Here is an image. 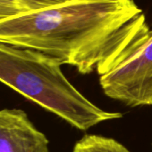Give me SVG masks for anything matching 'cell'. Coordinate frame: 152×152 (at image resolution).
I'll use <instances>...</instances> for the list:
<instances>
[{
  "instance_id": "cell-5",
  "label": "cell",
  "mask_w": 152,
  "mask_h": 152,
  "mask_svg": "<svg viewBox=\"0 0 152 152\" xmlns=\"http://www.w3.org/2000/svg\"><path fill=\"white\" fill-rule=\"evenodd\" d=\"M73 152H132L118 141L98 134H86L80 139Z\"/></svg>"
},
{
  "instance_id": "cell-3",
  "label": "cell",
  "mask_w": 152,
  "mask_h": 152,
  "mask_svg": "<svg viewBox=\"0 0 152 152\" xmlns=\"http://www.w3.org/2000/svg\"><path fill=\"white\" fill-rule=\"evenodd\" d=\"M96 71L108 97L132 108L152 105V29L149 25Z\"/></svg>"
},
{
  "instance_id": "cell-4",
  "label": "cell",
  "mask_w": 152,
  "mask_h": 152,
  "mask_svg": "<svg viewBox=\"0 0 152 152\" xmlns=\"http://www.w3.org/2000/svg\"><path fill=\"white\" fill-rule=\"evenodd\" d=\"M0 152H48V140L18 109L0 110Z\"/></svg>"
},
{
  "instance_id": "cell-1",
  "label": "cell",
  "mask_w": 152,
  "mask_h": 152,
  "mask_svg": "<svg viewBox=\"0 0 152 152\" xmlns=\"http://www.w3.org/2000/svg\"><path fill=\"white\" fill-rule=\"evenodd\" d=\"M146 25L134 0H72L0 19V43L41 52L86 75L116 56Z\"/></svg>"
},
{
  "instance_id": "cell-6",
  "label": "cell",
  "mask_w": 152,
  "mask_h": 152,
  "mask_svg": "<svg viewBox=\"0 0 152 152\" xmlns=\"http://www.w3.org/2000/svg\"><path fill=\"white\" fill-rule=\"evenodd\" d=\"M72 0H13L20 14L53 8Z\"/></svg>"
},
{
  "instance_id": "cell-7",
  "label": "cell",
  "mask_w": 152,
  "mask_h": 152,
  "mask_svg": "<svg viewBox=\"0 0 152 152\" xmlns=\"http://www.w3.org/2000/svg\"><path fill=\"white\" fill-rule=\"evenodd\" d=\"M20 14L13 0H0V19Z\"/></svg>"
},
{
  "instance_id": "cell-2",
  "label": "cell",
  "mask_w": 152,
  "mask_h": 152,
  "mask_svg": "<svg viewBox=\"0 0 152 152\" xmlns=\"http://www.w3.org/2000/svg\"><path fill=\"white\" fill-rule=\"evenodd\" d=\"M61 61L39 51L0 43V82L80 131L123 118L87 99L64 75Z\"/></svg>"
}]
</instances>
